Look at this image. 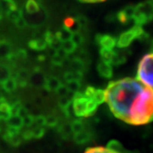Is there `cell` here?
<instances>
[{"mask_svg":"<svg viewBox=\"0 0 153 153\" xmlns=\"http://www.w3.org/2000/svg\"><path fill=\"white\" fill-rule=\"evenodd\" d=\"M152 121L153 90L145 86L139 97L136 107L132 114L128 124L145 125Z\"/></svg>","mask_w":153,"mask_h":153,"instance_id":"obj_3","label":"cell"},{"mask_svg":"<svg viewBox=\"0 0 153 153\" xmlns=\"http://www.w3.org/2000/svg\"><path fill=\"white\" fill-rule=\"evenodd\" d=\"M97 71H98L99 74L102 77L107 78V79L111 78L112 76V74H113L112 66L110 63L105 62L103 60H100L98 63Z\"/></svg>","mask_w":153,"mask_h":153,"instance_id":"obj_11","label":"cell"},{"mask_svg":"<svg viewBox=\"0 0 153 153\" xmlns=\"http://www.w3.org/2000/svg\"><path fill=\"white\" fill-rule=\"evenodd\" d=\"M151 51H152V53H153V40L151 43Z\"/></svg>","mask_w":153,"mask_h":153,"instance_id":"obj_42","label":"cell"},{"mask_svg":"<svg viewBox=\"0 0 153 153\" xmlns=\"http://www.w3.org/2000/svg\"><path fill=\"white\" fill-rule=\"evenodd\" d=\"M29 73L26 69H20L16 71V75H15V78L16 79L18 86L20 87H26L27 85L28 80H29Z\"/></svg>","mask_w":153,"mask_h":153,"instance_id":"obj_16","label":"cell"},{"mask_svg":"<svg viewBox=\"0 0 153 153\" xmlns=\"http://www.w3.org/2000/svg\"><path fill=\"white\" fill-rule=\"evenodd\" d=\"M69 90H68V88L66 87V85H63V84H61L59 88L56 90V93L58 94L59 95H60V97H62V96H66L68 94H69Z\"/></svg>","mask_w":153,"mask_h":153,"instance_id":"obj_36","label":"cell"},{"mask_svg":"<svg viewBox=\"0 0 153 153\" xmlns=\"http://www.w3.org/2000/svg\"><path fill=\"white\" fill-rule=\"evenodd\" d=\"M151 2H152V5H153V0H150Z\"/></svg>","mask_w":153,"mask_h":153,"instance_id":"obj_43","label":"cell"},{"mask_svg":"<svg viewBox=\"0 0 153 153\" xmlns=\"http://www.w3.org/2000/svg\"><path fill=\"white\" fill-rule=\"evenodd\" d=\"M28 46L32 49L37 50V51H41V50H44L47 48L48 44L45 41L44 36H43L42 38H34V39L30 40L28 42Z\"/></svg>","mask_w":153,"mask_h":153,"instance_id":"obj_17","label":"cell"},{"mask_svg":"<svg viewBox=\"0 0 153 153\" xmlns=\"http://www.w3.org/2000/svg\"><path fill=\"white\" fill-rule=\"evenodd\" d=\"M134 14H135V6H127L123 10L117 13V18L121 23L125 24L127 22H129L130 20L134 19Z\"/></svg>","mask_w":153,"mask_h":153,"instance_id":"obj_9","label":"cell"},{"mask_svg":"<svg viewBox=\"0 0 153 153\" xmlns=\"http://www.w3.org/2000/svg\"><path fill=\"white\" fill-rule=\"evenodd\" d=\"M12 116L10 104L4 98H0V121H7Z\"/></svg>","mask_w":153,"mask_h":153,"instance_id":"obj_10","label":"cell"},{"mask_svg":"<svg viewBox=\"0 0 153 153\" xmlns=\"http://www.w3.org/2000/svg\"><path fill=\"white\" fill-rule=\"evenodd\" d=\"M96 88L88 86L85 90L74 94L71 101L73 113L78 117L93 116L100 105L95 99Z\"/></svg>","mask_w":153,"mask_h":153,"instance_id":"obj_2","label":"cell"},{"mask_svg":"<svg viewBox=\"0 0 153 153\" xmlns=\"http://www.w3.org/2000/svg\"><path fill=\"white\" fill-rule=\"evenodd\" d=\"M3 17H4V13L2 12V10H0V21L3 19Z\"/></svg>","mask_w":153,"mask_h":153,"instance_id":"obj_41","label":"cell"},{"mask_svg":"<svg viewBox=\"0 0 153 153\" xmlns=\"http://www.w3.org/2000/svg\"><path fill=\"white\" fill-rule=\"evenodd\" d=\"M96 43L100 46V48L113 49L117 46V39L106 34H97L95 37Z\"/></svg>","mask_w":153,"mask_h":153,"instance_id":"obj_8","label":"cell"},{"mask_svg":"<svg viewBox=\"0 0 153 153\" xmlns=\"http://www.w3.org/2000/svg\"><path fill=\"white\" fill-rule=\"evenodd\" d=\"M25 7L29 15H33L40 11L42 8V3L41 0H27Z\"/></svg>","mask_w":153,"mask_h":153,"instance_id":"obj_19","label":"cell"},{"mask_svg":"<svg viewBox=\"0 0 153 153\" xmlns=\"http://www.w3.org/2000/svg\"><path fill=\"white\" fill-rule=\"evenodd\" d=\"M59 132L60 133L61 136L64 138H70L71 136H73V133L71 130V124L66 123L59 127Z\"/></svg>","mask_w":153,"mask_h":153,"instance_id":"obj_28","label":"cell"},{"mask_svg":"<svg viewBox=\"0 0 153 153\" xmlns=\"http://www.w3.org/2000/svg\"><path fill=\"white\" fill-rule=\"evenodd\" d=\"M66 86L70 92L76 94L80 91L82 85H81V81H71V82H66Z\"/></svg>","mask_w":153,"mask_h":153,"instance_id":"obj_30","label":"cell"},{"mask_svg":"<svg viewBox=\"0 0 153 153\" xmlns=\"http://www.w3.org/2000/svg\"><path fill=\"white\" fill-rule=\"evenodd\" d=\"M46 79H47V76L44 75V72L40 69L36 68L33 70V73L29 76L28 82L33 87H44Z\"/></svg>","mask_w":153,"mask_h":153,"instance_id":"obj_7","label":"cell"},{"mask_svg":"<svg viewBox=\"0 0 153 153\" xmlns=\"http://www.w3.org/2000/svg\"><path fill=\"white\" fill-rule=\"evenodd\" d=\"M71 127L73 134H78V133H80V132L83 131L84 129H86L85 123H84L83 121L81 120V119H76V120L73 121L71 123Z\"/></svg>","mask_w":153,"mask_h":153,"instance_id":"obj_27","label":"cell"},{"mask_svg":"<svg viewBox=\"0 0 153 153\" xmlns=\"http://www.w3.org/2000/svg\"><path fill=\"white\" fill-rule=\"evenodd\" d=\"M13 53L11 44L4 39L0 40V60H8Z\"/></svg>","mask_w":153,"mask_h":153,"instance_id":"obj_12","label":"cell"},{"mask_svg":"<svg viewBox=\"0 0 153 153\" xmlns=\"http://www.w3.org/2000/svg\"><path fill=\"white\" fill-rule=\"evenodd\" d=\"M145 33L142 27L134 26L131 29L123 33L117 39V46L121 49H124L128 47L133 43V41L136 38H139L143 33Z\"/></svg>","mask_w":153,"mask_h":153,"instance_id":"obj_6","label":"cell"},{"mask_svg":"<svg viewBox=\"0 0 153 153\" xmlns=\"http://www.w3.org/2000/svg\"><path fill=\"white\" fill-rule=\"evenodd\" d=\"M15 24H16V26L17 27L25 28L27 27V20L25 19L24 16H23L21 18H19L16 22H15Z\"/></svg>","mask_w":153,"mask_h":153,"instance_id":"obj_38","label":"cell"},{"mask_svg":"<svg viewBox=\"0 0 153 153\" xmlns=\"http://www.w3.org/2000/svg\"><path fill=\"white\" fill-rule=\"evenodd\" d=\"M71 40H72L74 42V44H76V46H82V44H84V38L82 34L79 33H76L72 34V37H71Z\"/></svg>","mask_w":153,"mask_h":153,"instance_id":"obj_33","label":"cell"},{"mask_svg":"<svg viewBox=\"0 0 153 153\" xmlns=\"http://www.w3.org/2000/svg\"><path fill=\"white\" fill-rule=\"evenodd\" d=\"M80 1L88 2V3H97V2H102V1H105V0H80Z\"/></svg>","mask_w":153,"mask_h":153,"instance_id":"obj_39","label":"cell"},{"mask_svg":"<svg viewBox=\"0 0 153 153\" xmlns=\"http://www.w3.org/2000/svg\"><path fill=\"white\" fill-rule=\"evenodd\" d=\"M11 76V70L9 66L0 63V83L2 84L4 82H5L7 79H9Z\"/></svg>","mask_w":153,"mask_h":153,"instance_id":"obj_26","label":"cell"},{"mask_svg":"<svg viewBox=\"0 0 153 153\" xmlns=\"http://www.w3.org/2000/svg\"><path fill=\"white\" fill-rule=\"evenodd\" d=\"M115 55H116V51L113 49H104V48H100V55L101 60L110 63L111 65L114 59Z\"/></svg>","mask_w":153,"mask_h":153,"instance_id":"obj_21","label":"cell"},{"mask_svg":"<svg viewBox=\"0 0 153 153\" xmlns=\"http://www.w3.org/2000/svg\"><path fill=\"white\" fill-rule=\"evenodd\" d=\"M145 86L137 78L126 77L108 83L105 102L117 119L128 123Z\"/></svg>","mask_w":153,"mask_h":153,"instance_id":"obj_1","label":"cell"},{"mask_svg":"<svg viewBox=\"0 0 153 153\" xmlns=\"http://www.w3.org/2000/svg\"><path fill=\"white\" fill-rule=\"evenodd\" d=\"M33 126H38V127H44L46 126V120L45 117L43 115L36 116L33 118Z\"/></svg>","mask_w":153,"mask_h":153,"instance_id":"obj_34","label":"cell"},{"mask_svg":"<svg viewBox=\"0 0 153 153\" xmlns=\"http://www.w3.org/2000/svg\"><path fill=\"white\" fill-rule=\"evenodd\" d=\"M92 137H93V134L89 131V130H88L87 128L84 129L83 131L78 133V134H73L74 141L76 144H79V145L86 144L88 141H90L91 139H92Z\"/></svg>","mask_w":153,"mask_h":153,"instance_id":"obj_15","label":"cell"},{"mask_svg":"<svg viewBox=\"0 0 153 153\" xmlns=\"http://www.w3.org/2000/svg\"><path fill=\"white\" fill-rule=\"evenodd\" d=\"M84 153H117L113 151L110 150L107 147H101V146H97V147H91L86 150Z\"/></svg>","mask_w":153,"mask_h":153,"instance_id":"obj_31","label":"cell"},{"mask_svg":"<svg viewBox=\"0 0 153 153\" xmlns=\"http://www.w3.org/2000/svg\"><path fill=\"white\" fill-rule=\"evenodd\" d=\"M38 59L39 61H44V60L46 59V56H45V55H38Z\"/></svg>","mask_w":153,"mask_h":153,"instance_id":"obj_40","label":"cell"},{"mask_svg":"<svg viewBox=\"0 0 153 153\" xmlns=\"http://www.w3.org/2000/svg\"><path fill=\"white\" fill-rule=\"evenodd\" d=\"M76 47L77 46L74 44V42L72 40H71V39L70 40H67L66 42H63L62 45H61V48L64 49L68 55L74 53L75 50L76 49Z\"/></svg>","mask_w":153,"mask_h":153,"instance_id":"obj_29","label":"cell"},{"mask_svg":"<svg viewBox=\"0 0 153 153\" xmlns=\"http://www.w3.org/2000/svg\"><path fill=\"white\" fill-rule=\"evenodd\" d=\"M45 120H46V126H48L49 128H55L59 124L58 117L54 115H49L45 117Z\"/></svg>","mask_w":153,"mask_h":153,"instance_id":"obj_32","label":"cell"},{"mask_svg":"<svg viewBox=\"0 0 153 153\" xmlns=\"http://www.w3.org/2000/svg\"><path fill=\"white\" fill-rule=\"evenodd\" d=\"M83 77V73L75 71H69L64 73V79L66 82L71 81H81Z\"/></svg>","mask_w":153,"mask_h":153,"instance_id":"obj_24","label":"cell"},{"mask_svg":"<svg viewBox=\"0 0 153 153\" xmlns=\"http://www.w3.org/2000/svg\"><path fill=\"white\" fill-rule=\"evenodd\" d=\"M64 27L67 28L72 33H79L81 31V27L79 26L78 22H76V18L68 16L64 20Z\"/></svg>","mask_w":153,"mask_h":153,"instance_id":"obj_18","label":"cell"},{"mask_svg":"<svg viewBox=\"0 0 153 153\" xmlns=\"http://www.w3.org/2000/svg\"><path fill=\"white\" fill-rule=\"evenodd\" d=\"M153 19V5L151 1L140 3L135 6V14L133 21L135 25L142 27Z\"/></svg>","mask_w":153,"mask_h":153,"instance_id":"obj_5","label":"cell"},{"mask_svg":"<svg viewBox=\"0 0 153 153\" xmlns=\"http://www.w3.org/2000/svg\"><path fill=\"white\" fill-rule=\"evenodd\" d=\"M71 68L72 69V71H78V72L83 73L84 71H86L87 65L82 60H80L79 58L74 57L71 60Z\"/></svg>","mask_w":153,"mask_h":153,"instance_id":"obj_23","label":"cell"},{"mask_svg":"<svg viewBox=\"0 0 153 153\" xmlns=\"http://www.w3.org/2000/svg\"><path fill=\"white\" fill-rule=\"evenodd\" d=\"M17 9L18 6L15 0H0V10L4 13V16H8Z\"/></svg>","mask_w":153,"mask_h":153,"instance_id":"obj_14","label":"cell"},{"mask_svg":"<svg viewBox=\"0 0 153 153\" xmlns=\"http://www.w3.org/2000/svg\"><path fill=\"white\" fill-rule=\"evenodd\" d=\"M2 87L4 88V90L7 93H12L14 92L18 87V83H17L16 79L15 78V76H10L9 79H7L5 82L2 83Z\"/></svg>","mask_w":153,"mask_h":153,"instance_id":"obj_22","label":"cell"},{"mask_svg":"<svg viewBox=\"0 0 153 153\" xmlns=\"http://www.w3.org/2000/svg\"><path fill=\"white\" fill-rule=\"evenodd\" d=\"M76 22H78L79 26L81 27V28H85L88 26V19L85 16H79L76 18Z\"/></svg>","mask_w":153,"mask_h":153,"instance_id":"obj_37","label":"cell"},{"mask_svg":"<svg viewBox=\"0 0 153 153\" xmlns=\"http://www.w3.org/2000/svg\"><path fill=\"white\" fill-rule=\"evenodd\" d=\"M72 34L71 31H69L67 28L63 27L61 30L58 31L57 33H55V38H57L59 41H60L61 43L66 42L67 40H70L72 37Z\"/></svg>","mask_w":153,"mask_h":153,"instance_id":"obj_25","label":"cell"},{"mask_svg":"<svg viewBox=\"0 0 153 153\" xmlns=\"http://www.w3.org/2000/svg\"><path fill=\"white\" fill-rule=\"evenodd\" d=\"M62 83L60 82V80L56 77V76H49V77H47L46 79V82H45V84H44V88L47 89L48 91H55L59 88L60 85Z\"/></svg>","mask_w":153,"mask_h":153,"instance_id":"obj_20","label":"cell"},{"mask_svg":"<svg viewBox=\"0 0 153 153\" xmlns=\"http://www.w3.org/2000/svg\"><path fill=\"white\" fill-rule=\"evenodd\" d=\"M66 59H64L63 57H61L59 55H57L56 53H55V55H54L52 56V58H51V62H52V64L53 65H55V66H61V65H63L64 64V62L66 61Z\"/></svg>","mask_w":153,"mask_h":153,"instance_id":"obj_35","label":"cell"},{"mask_svg":"<svg viewBox=\"0 0 153 153\" xmlns=\"http://www.w3.org/2000/svg\"><path fill=\"white\" fill-rule=\"evenodd\" d=\"M136 78L144 86L153 90V53L146 55L140 60Z\"/></svg>","mask_w":153,"mask_h":153,"instance_id":"obj_4","label":"cell"},{"mask_svg":"<svg viewBox=\"0 0 153 153\" xmlns=\"http://www.w3.org/2000/svg\"><path fill=\"white\" fill-rule=\"evenodd\" d=\"M6 125L9 128L21 131L22 128L24 127L23 118L18 115H12L6 121Z\"/></svg>","mask_w":153,"mask_h":153,"instance_id":"obj_13","label":"cell"}]
</instances>
